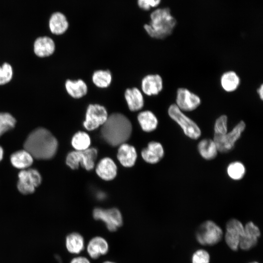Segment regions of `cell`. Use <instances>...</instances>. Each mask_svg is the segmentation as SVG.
<instances>
[{
  "instance_id": "obj_31",
  "label": "cell",
  "mask_w": 263,
  "mask_h": 263,
  "mask_svg": "<svg viewBox=\"0 0 263 263\" xmlns=\"http://www.w3.org/2000/svg\"><path fill=\"white\" fill-rule=\"evenodd\" d=\"M258 239L254 236L244 232L240 238L239 247L244 250H248L257 244Z\"/></svg>"
},
{
  "instance_id": "obj_7",
  "label": "cell",
  "mask_w": 263,
  "mask_h": 263,
  "mask_svg": "<svg viewBox=\"0 0 263 263\" xmlns=\"http://www.w3.org/2000/svg\"><path fill=\"white\" fill-rule=\"evenodd\" d=\"M223 235V230L219 226L212 221L207 220L200 225L196 236L200 244L212 245L219 242Z\"/></svg>"
},
{
  "instance_id": "obj_33",
  "label": "cell",
  "mask_w": 263,
  "mask_h": 263,
  "mask_svg": "<svg viewBox=\"0 0 263 263\" xmlns=\"http://www.w3.org/2000/svg\"><path fill=\"white\" fill-rule=\"evenodd\" d=\"M12 76V68L9 63H4L0 66V85H3L9 82Z\"/></svg>"
},
{
  "instance_id": "obj_12",
  "label": "cell",
  "mask_w": 263,
  "mask_h": 263,
  "mask_svg": "<svg viewBox=\"0 0 263 263\" xmlns=\"http://www.w3.org/2000/svg\"><path fill=\"white\" fill-rule=\"evenodd\" d=\"M176 102V106L180 110L192 111L200 105L201 99L187 89L180 88L177 91Z\"/></svg>"
},
{
  "instance_id": "obj_36",
  "label": "cell",
  "mask_w": 263,
  "mask_h": 263,
  "mask_svg": "<svg viewBox=\"0 0 263 263\" xmlns=\"http://www.w3.org/2000/svg\"><path fill=\"white\" fill-rule=\"evenodd\" d=\"M70 263H91L89 260L84 257H77L73 259Z\"/></svg>"
},
{
  "instance_id": "obj_37",
  "label": "cell",
  "mask_w": 263,
  "mask_h": 263,
  "mask_svg": "<svg viewBox=\"0 0 263 263\" xmlns=\"http://www.w3.org/2000/svg\"><path fill=\"white\" fill-rule=\"evenodd\" d=\"M161 0H150L151 7H157L161 2Z\"/></svg>"
},
{
  "instance_id": "obj_11",
  "label": "cell",
  "mask_w": 263,
  "mask_h": 263,
  "mask_svg": "<svg viewBox=\"0 0 263 263\" xmlns=\"http://www.w3.org/2000/svg\"><path fill=\"white\" fill-rule=\"evenodd\" d=\"M244 233V226L242 223L236 219L228 221L226 225L225 241L228 247L236 251L239 247L241 237Z\"/></svg>"
},
{
  "instance_id": "obj_14",
  "label": "cell",
  "mask_w": 263,
  "mask_h": 263,
  "mask_svg": "<svg viewBox=\"0 0 263 263\" xmlns=\"http://www.w3.org/2000/svg\"><path fill=\"white\" fill-rule=\"evenodd\" d=\"M141 88L148 95H157L163 89V80L159 75H149L142 80Z\"/></svg>"
},
{
  "instance_id": "obj_32",
  "label": "cell",
  "mask_w": 263,
  "mask_h": 263,
  "mask_svg": "<svg viewBox=\"0 0 263 263\" xmlns=\"http://www.w3.org/2000/svg\"><path fill=\"white\" fill-rule=\"evenodd\" d=\"M214 134L223 135L227 132V117L225 115L219 116L214 126Z\"/></svg>"
},
{
  "instance_id": "obj_21",
  "label": "cell",
  "mask_w": 263,
  "mask_h": 263,
  "mask_svg": "<svg viewBox=\"0 0 263 263\" xmlns=\"http://www.w3.org/2000/svg\"><path fill=\"white\" fill-rule=\"evenodd\" d=\"M197 150L201 156L207 160L214 159L218 152L214 141L210 138L201 140L197 145Z\"/></svg>"
},
{
  "instance_id": "obj_2",
  "label": "cell",
  "mask_w": 263,
  "mask_h": 263,
  "mask_svg": "<svg viewBox=\"0 0 263 263\" xmlns=\"http://www.w3.org/2000/svg\"><path fill=\"white\" fill-rule=\"evenodd\" d=\"M101 135L110 145L117 146L124 143L130 138L132 126L129 119L120 113H113L108 116L102 125Z\"/></svg>"
},
{
  "instance_id": "obj_16",
  "label": "cell",
  "mask_w": 263,
  "mask_h": 263,
  "mask_svg": "<svg viewBox=\"0 0 263 263\" xmlns=\"http://www.w3.org/2000/svg\"><path fill=\"white\" fill-rule=\"evenodd\" d=\"M87 250L91 258L97 259L100 256L108 253L109 244L107 241L103 237L96 236L89 241Z\"/></svg>"
},
{
  "instance_id": "obj_18",
  "label": "cell",
  "mask_w": 263,
  "mask_h": 263,
  "mask_svg": "<svg viewBox=\"0 0 263 263\" xmlns=\"http://www.w3.org/2000/svg\"><path fill=\"white\" fill-rule=\"evenodd\" d=\"M117 157L122 166L125 167H131L135 164L137 153L133 146L123 143L120 145Z\"/></svg>"
},
{
  "instance_id": "obj_3",
  "label": "cell",
  "mask_w": 263,
  "mask_h": 263,
  "mask_svg": "<svg viewBox=\"0 0 263 263\" xmlns=\"http://www.w3.org/2000/svg\"><path fill=\"white\" fill-rule=\"evenodd\" d=\"M150 18L149 23L144 24V28L150 37L156 39H162L170 36L177 23L168 7L155 10Z\"/></svg>"
},
{
  "instance_id": "obj_9",
  "label": "cell",
  "mask_w": 263,
  "mask_h": 263,
  "mask_svg": "<svg viewBox=\"0 0 263 263\" xmlns=\"http://www.w3.org/2000/svg\"><path fill=\"white\" fill-rule=\"evenodd\" d=\"M108 117L106 108L99 104H90L87 109L83 126L88 131H93L102 125Z\"/></svg>"
},
{
  "instance_id": "obj_30",
  "label": "cell",
  "mask_w": 263,
  "mask_h": 263,
  "mask_svg": "<svg viewBox=\"0 0 263 263\" xmlns=\"http://www.w3.org/2000/svg\"><path fill=\"white\" fill-rule=\"evenodd\" d=\"M15 118L7 113H0V136L13 129L16 124Z\"/></svg>"
},
{
  "instance_id": "obj_20",
  "label": "cell",
  "mask_w": 263,
  "mask_h": 263,
  "mask_svg": "<svg viewBox=\"0 0 263 263\" xmlns=\"http://www.w3.org/2000/svg\"><path fill=\"white\" fill-rule=\"evenodd\" d=\"M124 95L130 111H137L143 108L144 106L143 96L138 89L135 87L127 89Z\"/></svg>"
},
{
  "instance_id": "obj_41",
  "label": "cell",
  "mask_w": 263,
  "mask_h": 263,
  "mask_svg": "<svg viewBox=\"0 0 263 263\" xmlns=\"http://www.w3.org/2000/svg\"><path fill=\"white\" fill-rule=\"evenodd\" d=\"M259 263L256 262H252V263Z\"/></svg>"
},
{
  "instance_id": "obj_4",
  "label": "cell",
  "mask_w": 263,
  "mask_h": 263,
  "mask_svg": "<svg viewBox=\"0 0 263 263\" xmlns=\"http://www.w3.org/2000/svg\"><path fill=\"white\" fill-rule=\"evenodd\" d=\"M169 117L182 128L184 134L191 139H197L201 135V131L197 124L186 116L175 104L168 109Z\"/></svg>"
},
{
  "instance_id": "obj_8",
  "label": "cell",
  "mask_w": 263,
  "mask_h": 263,
  "mask_svg": "<svg viewBox=\"0 0 263 263\" xmlns=\"http://www.w3.org/2000/svg\"><path fill=\"white\" fill-rule=\"evenodd\" d=\"M18 189L23 194L32 193L41 182V176L35 169H22L18 174Z\"/></svg>"
},
{
  "instance_id": "obj_22",
  "label": "cell",
  "mask_w": 263,
  "mask_h": 263,
  "mask_svg": "<svg viewBox=\"0 0 263 263\" xmlns=\"http://www.w3.org/2000/svg\"><path fill=\"white\" fill-rule=\"evenodd\" d=\"M10 161L14 167L21 170L25 169L32 164L33 157L26 150H20L11 155Z\"/></svg>"
},
{
  "instance_id": "obj_38",
  "label": "cell",
  "mask_w": 263,
  "mask_h": 263,
  "mask_svg": "<svg viewBox=\"0 0 263 263\" xmlns=\"http://www.w3.org/2000/svg\"><path fill=\"white\" fill-rule=\"evenodd\" d=\"M257 93L261 100L263 99V85L262 84L257 90Z\"/></svg>"
},
{
  "instance_id": "obj_6",
  "label": "cell",
  "mask_w": 263,
  "mask_h": 263,
  "mask_svg": "<svg viewBox=\"0 0 263 263\" xmlns=\"http://www.w3.org/2000/svg\"><path fill=\"white\" fill-rule=\"evenodd\" d=\"M246 127L244 121H240L229 132L223 135H214V141L218 151L227 153L231 151L237 141L240 138Z\"/></svg>"
},
{
  "instance_id": "obj_27",
  "label": "cell",
  "mask_w": 263,
  "mask_h": 263,
  "mask_svg": "<svg viewBox=\"0 0 263 263\" xmlns=\"http://www.w3.org/2000/svg\"><path fill=\"white\" fill-rule=\"evenodd\" d=\"M246 172L244 165L240 161H234L227 167L226 172L230 178L235 181L241 180Z\"/></svg>"
},
{
  "instance_id": "obj_34",
  "label": "cell",
  "mask_w": 263,
  "mask_h": 263,
  "mask_svg": "<svg viewBox=\"0 0 263 263\" xmlns=\"http://www.w3.org/2000/svg\"><path fill=\"white\" fill-rule=\"evenodd\" d=\"M209 260L208 253L203 249L196 251L192 257V263H209Z\"/></svg>"
},
{
  "instance_id": "obj_19",
  "label": "cell",
  "mask_w": 263,
  "mask_h": 263,
  "mask_svg": "<svg viewBox=\"0 0 263 263\" xmlns=\"http://www.w3.org/2000/svg\"><path fill=\"white\" fill-rule=\"evenodd\" d=\"M55 44L53 40L47 36L37 38L34 45V52L39 57L48 56L53 54Z\"/></svg>"
},
{
  "instance_id": "obj_40",
  "label": "cell",
  "mask_w": 263,
  "mask_h": 263,
  "mask_svg": "<svg viewBox=\"0 0 263 263\" xmlns=\"http://www.w3.org/2000/svg\"><path fill=\"white\" fill-rule=\"evenodd\" d=\"M103 263H114L111 261H106V262H103Z\"/></svg>"
},
{
  "instance_id": "obj_26",
  "label": "cell",
  "mask_w": 263,
  "mask_h": 263,
  "mask_svg": "<svg viewBox=\"0 0 263 263\" xmlns=\"http://www.w3.org/2000/svg\"><path fill=\"white\" fill-rule=\"evenodd\" d=\"M240 83V79L233 71L225 73L221 76V84L223 89L227 92L236 90Z\"/></svg>"
},
{
  "instance_id": "obj_25",
  "label": "cell",
  "mask_w": 263,
  "mask_h": 263,
  "mask_svg": "<svg viewBox=\"0 0 263 263\" xmlns=\"http://www.w3.org/2000/svg\"><path fill=\"white\" fill-rule=\"evenodd\" d=\"M66 247L71 253L79 254L84 247L83 237L77 232L69 234L66 238Z\"/></svg>"
},
{
  "instance_id": "obj_29",
  "label": "cell",
  "mask_w": 263,
  "mask_h": 263,
  "mask_svg": "<svg viewBox=\"0 0 263 263\" xmlns=\"http://www.w3.org/2000/svg\"><path fill=\"white\" fill-rule=\"evenodd\" d=\"M72 145L76 150H84L89 148L91 139L89 135L84 132H78L73 137Z\"/></svg>"
},
{
  "instance_id": "obj_17",
  "label": "cell",
  "mask_w": 263,
  "mask_h": 263,
  "mask_svg": "<svg viewBox=\"0 0 263 263\" xmlns=\"http://www.w3.org/2000/svg\"><path fill=\"white\" fill-rule=\"evenodd\" d=\"M96 172L102 179L110 181L114 179L117 173V167L112 159L105 157L101 159L96 168Z\"/></svg>"
},
{
  "instance_id": "obj_13",
  "label": "cell",
  "mask_w": 263,
  "mask_h": 263,
  "mask_svg": "<svg viewBox=\"0 0 263 263\" xmlns=\"http://www.w3.org/2000/svg\"><path fill=\"white\" fill-rule=\"evenodd\" d=\"M164 150L161 143L152 141L150 142L147 148L144 149L141 152L143 159L150 164H155L159 162L163 157Z\"/></svg>"
},
{
  "instance_id": "obj_1",
  "label": "cell",
  "mask_w": 263,
  "mask_h": 263,
  "mask_svg": "<svg viewBox=\"0 0 263 263\" xmlns=\"http://www.w3.org/2000/svg\"><path fill=\"white\" fill-rule=\"evenodd\" d=\"M57 141L48 130L38 128L32 131L27 137L24 150L33 158L47 160L54 157L57 149Z\"/></svg>"
},
{
  "instance_id": "obj_24",
  "label": "cell",
  "mask_w": 263,
  "mask_h": 263,
  "mask_svg": "<svg viewBox=\"0 0 263 263\" xmlns=\"http://www.w3.org/2000/svg\"><path fill=\"white\" fill-rule=\"evenodd\" d=\"M142 129L146 132L155 130L158 125V120L154 114L150 111L140 112L137 116Z\"/></svg>"
},
{
  "instance_id": "obj_39",
  "label": "cell",
  "mask_w": 263,
  "mask_h": 263,
  "mask_svg": "<svg viewBox=\"0 0 263 263\" xmlns=\"http://www.w3.org/2000/svg\"><path fill=\"white\" fill-rule=\"evenodd\" d=\"M3 155V150L1 147L0 146V161L2 159Z\"/></svg>"
},
{
  "instance_id": "obj_15",
  "label": "cell",
  "mask_w": 263,
  "mask_h": 263,
  "mask_svg": "<svg viewBox=\"0 0 263 263\" xmlns=\"http://www.w3.org/2000/svg\"><path fill=\"white\" fill-rule=\"evenodd\" d=\"M48 24L51 32L56 35L64 34L69 27V22L66 16L59 11L51 14Z\"/></svg>"
},
{
  "instance_id": "obj_23",
  "label": "cell",
  "mask_w": 263,
  "mask_h": 263,
  "mask_svg": "<svg viewBox=\"0 0 263 263\" xmlns=\"http://www.w3.org/2000/svg\"><path fill=\"white\" fill-rule=\"evenodd\" d=\"M66 90L68 94L75 98H79L86 94L88 87L82 79L67 80L65 82Z\"/></svg>"
},
{
  "instance_id": "obj_35",
  "label": "cell",
  "mask_w": 263,
  "mask_h": 263,
  "mask_svg": "<svg viewBox=\"0 0 263 263\" xmlns=\"http://www.w3.org/2000/svg\"><path fill=\"white\" fill-rule=\"evenodd\" d=\"M137 4L139 7L144 10H149L150 9V0H137Z\"/></svg>"
},
{
  "instance_id": "obj_5",
  "label": "cell",
  "mask_w": 263,
  "mask_h": 263,
  "mask_svg": "<svg viewBox=\"0 0 263 263\" xmlns=\"http://www.w3.org/2000/svg\"><path fill=\"white\" fill-rule=\"evenodd\" d=\"M97 155V151L94 148H88L84 150L72 151L66 157V163L72 169H77L80 164L86 170L92 169Z\"/></svg>"
},
{
  "instance_id": "obj_28",
  "label": "cell",
  "mask_w": 263,
  "mask_h": 263,
  "mask_svg": "<svg viewBox=\"0 0 263 263\" xmlns=\"http://www.w3.org/2000/svg\"><path fill=\"white\" fill-rule=\"evenodd\" d=\"M112 79L111 73L109 70H97L92 76L93 83L98 87L104 88L108 87Z\"/></svg>"
},
{
  "instance_id": "obj_10",
  "label": "cell",
  "mask_w": 263,
  "mask_h": 263,
  "mask_svg": "<svg viewBox=\"0 0 263 263\" xmlns=\"http://www.w3.org/2000/svg\"><path fill=\"white\" fill-rule=\"evenodd\" d=\"M95 220H101L106 225L107 229L111 232H114L123 224L122 215L116 208L104 209L95 208L93 213Z\"/></svg>"
}]
</instances>
